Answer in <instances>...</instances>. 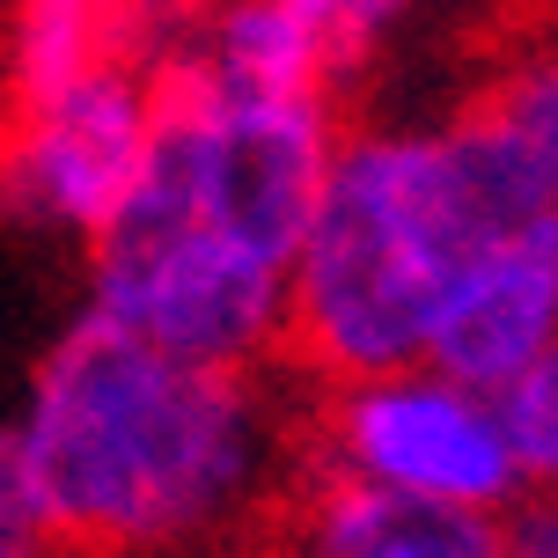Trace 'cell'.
<instances>
[{
	"instance_id": "obj_10",
	"label": "cell",
	"mask_w": 558,
	"mask_h": 558,
	"mask_svg": "<svg viewBox=\"0 0 558 558\" xmlns=\"http://www.w3.org/2000/svg\"><path fill=\"white\" fill-rule=\"evenodd\" d=\"M500 418L514 441V463H522V485L558 493V345L500 390Z\"/></svg>"
},
{
	"instance_id": "obj_1",
	"label": "cell",
	"mask_w": 558,
	"mask_h": 558,
	"mask_svg": "<svg viewBox=\"0 0 558 558\" xmlns=\"http://www.w3.org/2000/svg\"><path fill=\"white\" fill-rule=\"evenodd\" d=\"M155 147L96 228L88 308L198 367L287 345V272L308 235L338 125L324 96H235L169 74Z\"/></svg>"
},
{
	"instance_id": "obj_2",
	"label": "cell",
	"mask_w": 558,
	"mask_h": 558,
	"mask_svg": "<svg viewBox=\"0 0 558 558\" xmlns=\"http://www.w3.org/2000/svg\"><path fill=\"white\" fill-rule=\"evenodd\" d=\"M15 448L66 551L133 558L235 530L279 426L251 367L177 361L82 308L29 375Z\"/></svg>"
},
{
	"instance_id": "obj_8",
	"label": "cell",
	"mask_w": 558,
	"mask_h": 558,
	"mask_svg": "<svg viewBox=\"0 0 558 558\" xmlns=\"http://www.w3.org/2000/svg\"><path fill=\"white\" fill-rule=\"evenodd\" d=\"M169 74H198V82L235 88V96H324L331 59L287 0H206L192 52Z\"/></svg>"
},
{
	"instance_id": "obj_13",
	"label": "cell",
	"mask_w": 558,
	"mask_h": 558,
	"mask_svg": "<svg viewBox=\"0 0 558 558\" xmlns=\"http://www.w3.org/2000/svg\"><path fill=\"white\" fill-rule=\"evenodd\" d=\"M0 558H66L52 514L37 500V485H29L15 434H0Z\"/></svg>"
},
{
	"instance_id": "obj_12",
	"label": "cell",
	"mask_w": 558,
	"mask_h": 558,
	"mask_svg": "<svg viewBox=\"0 0 558 558\" xmlns=\"http://www.w3.org/2000/svg\"><path fill=\"white\" fill-rule=\"evenodd\" d=\"M308 29H316V45L331 59V74H353L397 23H404V8L412 0H287Z\"/></svg>"
},
{
	"instance_id": "obj_11",
	"label": "cell",
	"mask_w": 558,
	"mask_h": 558,
	"mask_svg": "<svg viewBox=\"0 0 558 558\" xmlns=\"http://www.w3.org/2000/svg\"><path fill=\"white\" fill-rule=\"evenodd\" d=\"M485 111L500 118L507 133L530 147V162L558 184V52L522 59V66H514V74L485 96Z\"/></svg>"
},
{
	"instance_id": "obj_14",
	"label": "cell",
	"mask_w": 558,
	"mask_h": 558,
	"mask_svg": "<svg viewBox=\"0 0 558 558\" xmlns=\"http://www.w3.org/2000/svg\"><path fill=\"white\" fill-rule=\"evenodd\" d=\"M507 558H558V493H536L500 522Z\"/></svg>"
},
{
	"instance_id": "obj_4",
	"label": "cell",
	"mask_w": 558,
	"mask_h": 558,
	"mask_svg": "<svg viewBox=\"0 0 558 558\" xmlns=\"http://www.w3.org/2000/svg\"><path fill=\"white\" fill-rule=\"evenodd\" d=\"M316 456L324 477L426 507L500 514L522 500V463L507 441L500 397H477L434 367L331 383V404L316 412Z\"/></svg>"
},
{
	"instance_id": "obj_5",
	"label": "cell",
	"mask_w": 558,
	"mask_h": 558,
	"mask_svg": "<svg viewBox=\"0 0 558 558\" xmlns=\"http://www.w3.org/2000/svg\"><path fill=\"white\" fill-rule=\"evenodd\" d=\"M162 88L125 59H104L96 74L52 88L37 104H8L0 125V198L37 228L88 235L111 221L133 192L140 162L155 147Z\"/></svg>"
},
{
	"instance_id": "obj_3",
	"label": "cell",
	"mask_w": 558,
	"mask_h": 558,
	"mask_svg": "<svg viewBox=\"0 0 558 558\" xmlns=\"http://www.w3.org/2000/svg\"><path fill=\"white\" fill-rule=\"evenodd\" d=\"M544 214L558 184L485 104L448 125L345 133L287 272V353L324 383L418 367L448 279Z\"/></svg>"
},
{
	"instance_id": "obj_6",
	"label": "cell",
	"mask_w": 558,
	"mask_h": 558,
	"mask_svg": "<svg viewBox=\"0 0 558 558\" xmlns=\"http://www.w3.org/2000/svg\"><path fill=\"white\" fill-rule=\"evenodd\" d=\"M551 345H558V214H544V221L493 235L448 279L418 367H434L477 397H500Z\"/></svg>"
},
{
	"instance_id": "obj_7",
	"label": "cell",
	"mask_w": 558,
	"mask_h": 558,
	"mask_svg": "<svg viewBox=\"0 0 558 558\" xmlns=\"http://www.w3.org/2000/svg\"><path fill=\"white\" fill-rule=\"evenodd\" d=\"M279 558H507L500 514L397 500L375 485L316 477L279 536Z\"/></svg>"
},
{
	"instance_id": "obj_9",
	"label": "cell",
	"mask_w": 558,
	"mask_h": 558,
	"mask_svg": "<svg viewBox=\"0 0 558 558\" xmlns=\"http://www.w3.org/2000/svg\"><path fill=\"white\" fill-rule=\"evenodd\" d=\"M104 59H118L111 52V0H15L8 45H0L8 104H37V96L96 74Z\"/></svg>"
}]
</instances>
